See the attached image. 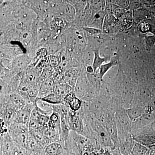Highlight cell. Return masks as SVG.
<instances>
[{
    "instance_id": "cell-1",
    "label": "cell",
    "mask_w": 155,
    "mask_h": 155,
    "mask_svg": "<svg viewBox=\"0 0 155 155\" xmlns=\"http://www.w3.org/2000/svg\"><path fill=\"white\" fill-rule=\"evenodd\" d=\"M8 130L11 138L16 144L28 150L30 133L28 126L13 123L8 127Z\"/></svg>"
},
{
    "instance_id": "cell-2",
    "label": "cell",
    "mask_w": 155,
    "mask_h": 155,
    "mask_svg": "<svg viewBox=\"0 0 155 155\" xmlns=\"http://www.w3.org/2000/svg\"><path fill=\"white\" fill-rule=\"evenodd\" d=\"M68 120L71 130L82 134L84 127V116L80 111L74 112L70 110Z\"/></svg>"
},
{
    "instance_id": "cell-3",
    "label": "cell",
    "mask_w": 155,
    "mask_h": 155,
    "mask_svg": "<svg viewBox=\"0 0 155 155\" xmlns=\"http://www.w3.org/2000/svg\"><path fill=\"white\" fill-rule=\"evenodd\" d=\"M35 104L36 103H27L23 107L17 111L14 123L23 124L28 126L31 112L35 107Z\"/></svg>"
},
{
    "instance_id": "cell-4",
    "label": "cell",
    "mask_w": 155,
    "mask_h": 155,
    "mask_svg": "<svg viewBox=\"0 0 155 155\" xmlns=\"http://www.w3.org/2000/svg\"><path fill=\"white\" fill-rule=\"evenodd\" d=\"M1 102L5 103L17 112L27 104L26 101L20 95L15 93L1 98Z\"/></svg>"
},
{
    "instance_id": "cell-5",
    "label": "cell",
    "mask_w": 155,
    "mask_h": 155,
    "mask_svg": "<svg viewBox=\"0 0 155 155\" xmlns=\"http://www.w3.org/2000/svg\"><path fill=\"white\" fill-rule=\"evenodd\" d=\"M54 83V81L51 78L42 82L39 89L38 98H41L53 93L55 87Z\"/></svg>"
},
{
    "instance_id": "cell-6",
    "label": "cell",
    "mask_w": 155,
    "mask_h": 155,
    "mask_svg": "<svg viewBox=\"0 0 155 155\" xmlns=\"http://www.w3.org/2000/svg\"><path fill=\"white\" fill-rule=\"evenodd\" d=\"M135 141L148 147L155 145V132L152 131L134 137Z\"/></svg>"
},
{
    "instance_id": "cell-7",
    "label": "cell",
    "mask_w": 155,
    "mask_h": 155,
    "mask_svg": "<svg viewBox=\"0 0 155 155\" xmlns=\"http://www.w3.org/2000/svg\"><path fill=\"white\" fill-rule=\"evenodd\" d=\"M64 148L60 143L54 142L45 147L44 153L46 155H62Z\"/></svg>"
},
{
    "instance_id": "cell-8",
    "label": "cell",
    "mask_w": 155,
    "mask_h": 155,
    "mask_svg": "<svg viewBox=\"0 0 155 155\" xmlns=\"http://www.w3.org/2000/svg\"><path fill=\"white\" fill-rule=\"evenodd\" d=\"M132 22L133 16L130 11L126 12L123 16L117 19L118 27L122 30L129 28L132 25Z\"/></svg>"
},
{
    "instance_id": "cell-9",
    "label": "cell",
    "mask_w": 155,
    "mask_h": 155,
    "mask_svg": "<svg viewBox=\"0 0 155 155\" xmlns=\"http://www.w3.org/2000/svg\"><path fill=\"white\" fill-rule=\"evenodd\" d=\"M119 60V55L115 56L111 58L110 61L106 64H103L99 68V77L101 79H103V77L106 73L111 69L112 67H115L118 64Z\"/></svg>"
},
{
    "instance_id": "cell-10",
    "label": "cell",
    "mask_w": 155,
    "mask_h": 155,
    "mask_svg": "<svg viewBox=\"0 0 155 155\" xmlns=\"http://www.w3.org/2000/svg\"><path fill=\"white\" fill-rule=\"evenodd\" d=\"M48 126L49 129L58 131L61 134V117L60 115L53 112V114L50 116Z\"/></svg>"
},
{
    "instance_id": "cell-11",
    "label": "cell",
    "mask_w": 155,
    "mask_h": 155,
    "mask_svg": "<svg viewBox=\"0 0 155 155\" xmlns=\"http://www.w3.org/2000/svg\"><path fill=\"white\" fill-rule=\"evenodd\" d=\"M105 13L103 11H100L94 14L91 20V24L90 27L102 29L103 27Z\"/></svg>"
},
{
    "instance_id": "cell-12",
    "label": "cell",
    "mask_w": 155,
    "mask_h": 155,
    "mask_svg": "<svg viewBox=\"0 0 155 155\" xmlns=\"http://www.w3.org/2000/svg\"><path fill=\"white\" fill-rule=\"evenodd\" d=\"M116 26H118L117 23V19L112 14H109L107 15L104 20V24H103V28L105 31L110 32L112 28L114 29Z\"/></svg>"
},
{
    "instance_id": "cell-13",
    "label": "cell",
    "mask_w": 155,
    "mask_h": 155,
    "mask_svg": "<svg viewBox=\"0 0 155 155\" xmlns=\"http://www.w3.org/2000/svg\"><path fill=\"white\" fill-rule=\"evenodd\" d=\"M107 119V121L106 123V129L111 138L112 137V140H114V143H117L118 141L117 140L118 137L116 123L114 119H112V118H108Z\"/></svg>"
},
{
    "instance_id": "cell-14",
    "label": "cell",
    "mask_w": 155,
    "mask_h": 155,
    "mask_svg": "<svg viewBox=\"0 0 155 155\" xmlns=\"http://www.w3.org/2000/svg\"><path fill=\"white\" fill-rule=\"evenodd\" d=\"M148 147L135 141L131 151V155H147Z\"/></svg>"
},
{
    "instance_id": "cell-15",
    "label": "cell",
    "mask_w": 155,
    "mask_h": 155,
    "mask_svg": "<svg viewBox=\"0 0 155 155\" xmlns=\"http://www.w3.org/2000/svg\"><path fill=\"white\" fill-rule=\"evenodd\" d=\"M93 52L94 54V59L92 67L94 69V72H95L97 69H99L103 64L106 62L107 60V58H101L100 56L99 49L94 50Z\"/></svg>"
},
{
    "instance_id": "cell-16",
    "label": "cell",
    "mask_w": 155,
    "mask_h": 155,
    "mask_svg": "<svg viewBox=\"0 0 155 155\" xmlns=\"http://www.w3.org/2000/svg\"><path fill=\"white\" fill-rule=\"evenodd\" d=\"M74 70H69L66 72L64 75V79L65 83L69 84L72 88L75 87L76 84L77 75Z\"/></svg>"
},
{
    "instance_id": "cell-17",
    "label": "cell",
    "mask_w": 155,
    "mask_h": 155,
    "mask_svg": "<svg viewBox=\"0 0 155 155\" xmlns=\"http://www.w3.org/2000/svg\"><path fill=\"white\" fill-rule=\"evenodd\" d=\"M40 99L46 102L49 103L53 105L60 104H64L63 100L54 93L48 95L46 96L41 98Z\"/></svg>"
},
{
    "instance_id": "cell-18",
    "label": "cell",
    "mask_w": 155,
    "mask_h": 155,
    "mask_svg": "<svg viewBox=\"0 0 155 155\" xmlns=\"http://www.w3.org/2000/svg\"><path fill=\"white\" fill-rule=\"evenodd\" d=\"M126 114L131 120L138 119L143 114V111L140 108L135 107L126 110Z\"/></svg>"
},
{
    "instance_id": "cell-19",
    "label": "cell",
    "mask_w": 155,
    "mask_h": 155,
    "mask_svg": "<svg viewBox=\"0 0 155 155\" xmlns=\"http://www.w3.org/2000/svg\"><path fill=\"white\" fill-rule=\"evenodd\" d=\"M82 102L80 99L77 97L73 98L72 101L69 103V107L70 110L74 112L79 111L81 108Z\"/></svg>"
},
{
    "instance_id": "cell-20",
    "label": "cell",
    "mask_w": 155,
    "mask_h": 155,
    "mask_svg": "<svg viewBox=\"0 0 155 155\" xmlns=\"http://www.w3.org/2000/svg\"><path fill=\"white\" fill-rule=\"evenodd\" d=\"M63 11L69 17H73L75 15V8L72 5L69 4L64 5L63 8Z\"/></svg>"
},
{
    "instance_id": "cell-21",
    "label": "cell",
    "mask_w": 155,
    "mask_h": 155,
    "mask_svg": "<svg viewBox=\"0 0 155 155\" xmlns=\"http://www.w3.org/2000/svg\"><path fill=\"white\" fill-rule=\"evenodd\" d=\"M53 74V70L51 68H48L44 69L40 77V80L41 82L44 81L51 78V76Z\"/></svg>"
},
{
    "instance_id": "cell-22",
    "label": "cell",
    "mask_w": 155,
    "mask_h": 155,
    "mask_svg": "<svg viewBox=\"0 0 155 155\" xmlns=\"http://www.w3.org/2000/svg\"><path fill=\"white\" fill-rule=\"evenodd\" d=\"M61 57L53 55L50 57L49 64L50 67L55 68L59 66V65L61 64Z\"/></svg>"
},
{
    "instance_id": "cell-23",
    "label": "cell",
    "mask_w": 155,
    "mask_h": 155,
    "mask_svg": "<svg viewBox=\"0 0 155 155\" xmlns=\"http://www.w3.org/2000/svg\"><path fill=\"white\" fill-rule=\"evenodd\" d=\"M151 25L146 22H141L138 25L139 31L141 33H146L150 32Z\"/></svg>"
},
{
    "instance_id": "cell-24",
    "label": "cell",
    "mask_w": 155,
    "mask_h": 155,
    "mask_svg": "<svg viewBox=\"0 0 155 155\" xmlns=\"http://www.w3.org/2000/svg\"><path fill=\"white\" fill-rule=\"evenodd\" d=\"M84 30L86 31L89 35H95L101 33V29L92 27H85L83 28Z\"/></svg>"
},
{
    "instance_id": "cell-25",
    "label": "cell",
    "mask_w": 155,
    "mask_h": 155,
    "mask_svg": "<svg viewBox=\"0 0 155 155\" xmlns=\"http://www.w3.org/2000/svg\"><path fill=\"white\" fill-rule=\"evenodd\" d=\"M146 45L148 49H151L155 43V36H146L145 37Z\"/></svg>"
},
{
    "instance_id": "cell-26",
    "label": "cell",
    "mask_w": 155,
    "mask_h": 155,
    "mask_svg": "<svg viewBox=\"0 0 155 155\" xmlns=\"http://www.w3.org/2000/svg\"><path fill=\"white\" fill-rule=\"evenodd\" d=\"M76 97L75 94V91H72L70 92L65 96L64 99V104L69 107V103L70 102L72 99L75 97Z\"/></svg>"
},
{
    "instance_id": "cell-27",
    "label": "cell",
    "mask_w": 155,
    "mask_h": 155,
    "mask_svg": "<svg viewBox=\"0 0 155 155\" xmlns=\"http://www.w3.org/2000/svg\"><path fill=\"white\" fill-rule=\"evenodd\" d=\"M126 11L125 9L122 8H116L114 11V15L116 19H118L120 18L124 14L126 13Z\"/></svg>"
},
{
    "instance_id": "cell-28",
    "label": "cell",
    "mask_w": 155,
    "mask_h": 155,
    "mask_svg": "<svg viewBox=\"0 0 155 155\" xmlns=\"http://www.w3.org/2000/svg\"><path fill=\"white\" fill-rule=\"evenodd\" d=\"M115 3L117 6L119 7V8L126 9L129 6L130 2L128 1H115Z\"/></svg>"
},
{
    "instance_id": "cell-29",
    "label": "cell",
    "mask_w": 155,
    "mask_h": 155,
    "mask_svg": "<svg viewBox=\"0 0 155 155\" xmlns=\"http://www.w3.org/2000/svg\"><path fill=\"white\" fill-rule=\"evenodd\" d=\"M66 22L62 18H57L55 20V25L59 28H64L66 26Z\"/></svg>"
},
{
    "instance_id": "cell-30",
    "label": "cell",
    "mask_w": 155,
    "mask_h": 155,
    "mask_svg": "<svg viewBox=\"0 0 155 155\" xmlns=\"http://www.w3.org/2000/svg\"><path fill=\"white\" fill-rule=\"evenodd\" d=\"M47 50L45 48H42L38 50L36 53L37 57H38L40 58H45L47 55Z\"/></svg>"
},
{
    "instance_id": "cell-31",
    "label": "cell",
    "mask_w": 155,
    "mask_h": 155,
    "mask_svg": "<svg viewBox=\"0 0 155 155\" xmlns=\"http://www.w3.org/2000/svg\"><path fill=\"white\" fill-rule=\"evenodd\" d=\"M86 70L87 72L89 73H90V74L94 72V69L92 66H88V67H87Z\"/></svg>"
},
{
    "instance_id": "cell-32",
    "label": "cell",
    "mask_w": 155,
    "mask_h": 155,
    "mask_svg": "<svg viewBox=\"0 0 155 155\" xmlns=\"http://www.w3.org/2000/svg\"><path fill=\"white\" fill-rule=\"evenodd\" d=\"M150 32L155 35V26L151 25Z\"/></svg>"
},
{
    "instance_id": "cell-33",
    "label": "cell",
    "mask_w": 155,
    "mask_h": 155,
    "mask_svg": "<svg viewBox=\"0 0 155 155\" xmlns=\"http://www.w3.org/2000/svg\"><path fill=\"white\" fill-rule=\"evenodd\" d=\"M151 128L152 131L155 132V121L153 122L152 124H151Z\"/></svg>"
},
{
    "instance_id": "cell-34",
    "label": "cell",
    "mask_w": 155,
    "mask_h": 155,
    "mask_svg": "<svg viewBox=\"0 0 155 155\" xmlns=\"http://www.w3.org/2000/svg\"><path fill=\"white\" fill-rule=\"evenodd\" d=\"M43 152L40 153H33L31 152V155H43Z\"/></svg>"
},
{
    "instance_id": "cell-35",
    "label": "cell",
    "mask_w": 155,
    "mask_h": 155,
    "mask_svg": "<svg viewBox=\"0 0 155 155\" xmlns=\"http://www.w3.org/2000/svg\"><path fill=\"white\" fill-rule=\"evenodd\" d=\"M67 153H68V155H76L75 154L73 153H72L71 152H70L67 151Z\"/></svg>"
},
{
    "instance_id": "cell-36",
    "label": "cell",
    "mask_w": 155,
    "mask_h": 155,
    "mask_svg": "<svg viewBox=\"0 0 155 155\" xmlns=\"http://www.w3.org/2000/svg\"><path fill=\"white\" fill-rule=\"evenodd\" d=\"M43 155H46L44 153V152H43Z\"/></svg>"
}]
</instances>
